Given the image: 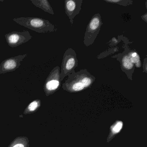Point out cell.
Segmentation results:
<instances>
[{
	"label": "cell",
	"mask_w": 147,
	"mask_h": 147,
	"mask_svg": "<svg viewBox=\"0 0 147 147\" xmlns=\"http://www.w3.org/2000/svg\"><path fill=\"white\" fill-rule=\"evenodd\" d=\"M95 80V76L86 69L77 72L74 70L68 76L65 82L63 84L62 88L69 93L79 92L90 88Z\"/></svg>",
	"instance_id": "6da1fadb"
},
{
	"label": "cell",
	"mask_w": 147,
	"mask_h": 147,
	"mask_svg": "<svg viewBox=\"0 0 147 147\" xmlns=\"http://www.w3.org/2000/svg\"><path fill=\"white\" fill-rule=\"evenodd\" d=\"M20 25L40 33L54 32L57 30L49 20L35 17H21L13 20Z\"/></svg>",
	"instance_id": "7a4b0ae2"
},
{
	"label": "cell",
	"mask_w": 147,
	"mask_h": 147,
	"mask_svg": "<svg viewBox=\"0 0 147 147\" xmlns=\"http://www.w3.org/2000/svg\"><path fill=\"white\" fill-rule=\"evenodd\" d=\"M103 23L100 13L94 14L87 26L84 38V44L86 47L92 45L98 35Z\"/></svg>",
	"instance_id": "3957f363"
},
{
	"label": "cell",
	"mask_w": 147,
	"mask_h": 147,
	"mask_svg": "<svg viewBox=\"0 0 147 147\" xmlns=\"http://www.w3.org/2000/svg\"><path fill=\"white\" fill-rule=\"evenodd\" d=\"M78 66V60L75 51L71 48H69L64 53L62 62L60 69L61 82L70 74Z\"/></svg>",
	"instance_id": "277c9868"
},
{
	"label": "cell",
	"mask_w": 147,
	"mask_h": 147,
	"mask_svg": "<svg viewBox=\"0 0 147 147\" xmlns=\"http://www.w3.org/2000/svg\"><path fill=\"white\" fill-rule=\"evenodd\" d=\"M60 69L59 66L55 67L46 79L44 85V90L46 96L53 94L60 88L61 86Z\"/></svg>",
	"instance_id": "5b68a950"
},
{
	"label": "cell",
	"mask_w": 147,
	"mask_h": 147,
	"mask_svg": "<svg viewBox=\"0 0 147 147\" xmlns=\"http://www.w3.org/2000/svg\"><path fill=\"white\" fill-rule=\"evenodd\" d=\"M123 48L124 51L123 53H119L112 57L119 61L122 71L126 74L129 80H132V74L135 70V66L131 62L129 55V48L126 45H124Z\"/></svg>",
	"instance_id": "8992f818"
},
{
	"label": "cell",
	"mask_w": 147,
	"mask_h": 147,
	"mask_svg": "<svg viewBox=\"0 0 147 147\" xmlns=\"http://www.w3.org/2000/svg\"><path fill=\"white\" fill-rule=\"evenodd\" d=\"M7 43L10 47L15 48L27 42L32 37L28 31H13L5 36Z\"/></svg>",
	"instance_id": "52a82bcc"
},
{
	"label": "cell",
	"mask_w": 147,
	"mask_h": 147,
	"mask_svg": "<svg viewBox=\"0 0 147 147\" xmlns=\"http://www.w3.org/2000/svg\"><path fill=\"white\" fill-rule=\"evenodd\" d=\"M27 54L19 55L7 58L0 64V74L15 71L21 65V62L27 56Z\"/></svg>",
	"instance_id": "ba28073f"
},
{
	"label": "cell",
	"mask_w": 147,
	"mask_h": 147,
	"mask_svg": "<svg viewBox=\"0 0 147 147\" xmlns=\"http://www.w3.org/2000/svg\"><path fill=\"white\" fill-rule=\"evenodd\" d=\"M82 0H65V13L68 17L70 24H73L75 17L81 11Z\"/></svg>",
	"instance_id": "9c48e42d"
},
{
	"label": "cell",
	"mask_w": 147,
	"mask_h": 147,
	"mask_svg": "<svg viewBox=\"0 0 147 147\" xmlns=\"http://www.w3.org/2000/svg\"><path fill=\"white\" fill-rule=\"evenodd\" d=\"M123 126V123L121 120H117L111 125L110 132L107 139V142L109 143L121 131Z\"/></svg>",
	"instance_id": "30bf717a"
},
{
	"label": "cell",
	"mask_w": 147,
	"mask_h": 147,
	"mask_svg": "<svg viewBox=\"0 0 147 147\" xmlns=\"http://www.w3.org/2000/svg\"><path fill=\"white\" fill-rule=\"evenodd\" d=\"M32 3L45 12L54 15V12L49 2L47 0H31Z\"/></svg>",
	"instance_id": "8fae6325"
},
{
	"label": "cell",
	"mask_w": 147,
	"mask_h": 147,
	"mask_svg": "<svg viewBox=\"0 0 147 147\" xmlns=\"http://www.w3.org/2000/svg\"><path fill=\"white\" fill-rule=\"evenodd\" d=\"M41 105V101L40 100H36L32 101L30 103L27 107L24 112V113H33L36 111L39 107Z\"/></svg>",
	"instance_id": "7c38bea8"
},
{
	"label": "cell",
	"mask_w": 147,
	"mask_h": 147,
	"mask_svg": "<svg viewBox=\"0 0 147 147\" xmlns=\"http://www.w3.org/2000/svg\"><path fill=\"white\" fill-rule=\"evenodd\" d=\"M104 1L107 3L117 4L124 7L132 5L133 3L132 0H104Z\"/></svg>",
	"instance_id": "4fadbf2b"
},
{
	"label": "cell",
	"mask_w": 147,
	"mask_h": 147,
	"mask_svg": "<svg viewBox=\"0 0 147 147\" xmlns=\"http://www.w3.org/2000/svg\"><path fill=\"white\" fill-rule=\"evenodd\" d=\"M143 72L144 73H147V59L145 58L144 61L143 65Z\"/></svg>",
	"instance_id": "5bb4252c"
},
{
	"label": "cell",
	"mask_w": 147,
	"mask_h": 147,
	"mask_svg": "<svg viewBox=\"0 0 147 147\" xmlns=\"http://www.w3.org/2000/svg\"><path fill=\"white\" fill-rule=\"evenodd\" d=\"M141 18H142V20L144 22H146V23H147V13H145V14L143 15L141 17Z\"/></svg>",
	"instance_id": "9a60e30c"
},
{
	"label": "cell",
	"mask_w": 147,
	"mask_h": 147,
	"mask_svg": "<svg viewBox=\"0 0 147 147\" xmlns=\"http://www.w3.org/2000/svg\"><path fill=\"white\" fill-rule=\"evenodd\" d=\"M13 147H25L24 144L22 143H17L13 146Z\"/></svg>",
	"instance_id": "2e32d148"
},
{
	"label": "cell",
	"mask_w": 147,
	"mask_h": 147,
	"mask_svg": "<svg viewBox=\"0 0 147 147\" xmlns=\"http://www.w3.org/2000/svg\"><path fill=\"white\" fill-rule=\"evenodd\" d=\"M112 40L113 41V42L114 43V44H115L117 45V44L119 42H117V39H116V38H113L112 39Z\"/></svg>",
	"instance_id": "e0dca14e"
},
{
	"label": "cell",
	"mask_w": 147,
	"mask_h": 147,
	"mask_svg": "<svg viewBox=\"0 0 147 147\" xmlns=\"http://www.w3.org/2000/svg\"><path fill=\"white\" fill-rule=\"evenodd\" d=\"M147 1H146V2H145V5H146V8H147Z\"/></svg>",
	"instance_id": "ac0fdd59"
},
{
	"label": "cell",
	"mask_w": 147,
	"mask_h": 147,
	"mask_svg": "<svg viewBox=\"0 0 147 147\" xmlns=\"http://www.w3.org/2000/svg\"><path fill=\"white\" fill-rule=\"evenodd\" d=\"M3 1H3V0H2V1H1V0H0V2H3Z\"/></svg>",
	"instance_id": "d6986e66"
}]
</instances>
